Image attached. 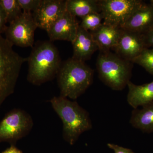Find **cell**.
<instances>
[{
    "instance_id": "6da1fadb",
    "label": "cell",
    "mask_w": 153,
    "mask_h": 153,
    "mask_svg": "<svg viewBox=\"0 0 153 153\" xmlns=\"http://www.w3.org/2000/svg\"><path fill=\"white\" fill-rule=\"evenodd\" d=\"M27 62V79L35 85H41L53 79L57 76L62 64L58 49L50 41L36 43Z\"/></svg>"
},
{
    "instance_id": "7a4b0ae2",
    "label": "cell",
    "mask_w": 153,
    "mask_h": 153,
    "mask_svg": "<svg viewBox=\"0 0 153 153\" xmlns=\"http://www.w3.org/2000/svg\"><path fill=\"white\" fill-rule=\"evenodd\" d=\"M49 102L62 121L63 139L69 144H74L83 133L92 128L89 113L76 101L60 96Z\"/></svg>"
},
{
    "instance_id": "3957f363",
    "label": "cell",
    "mask_w": 153,
    "mask_h": 153,
    "mask_svg": "<svg viewBox=\"0 0 153 153\" xmlns=\"http://www.w3.org/2000/svg\"><path fill=\"white\" fill-rule=\"evenodd\" d=\"M94 71L85 62L69 58L62 63L57 80L60 96L75 100L92 84Z\"/></svg>"
},
{
    "instance_id": "277c9868",
    "label": "cell",
    "mask_w": 153,
    "mask_h": 153,
    "mask_svg": "<svg viewBox=\"0 0 153 153\" xmlns=\"http://www.w3.org/2000/svg\"><path fill=\"white\" fill-rule=\"evenodd\" d=\"M13 45L0 35V107L14 93L22 65L27 61L14 51Z\"/></svg>"
},
{
    "instance_id": "5b68a950",
    "label": "cell",
    "mask_w": 153,
    "mask_h": 153,
    "mask_svg": "<svg viewBox=\"0 0 153 153\" xmlns=\"http://www.w3.org/2000/svg\"><path fill=\"white\" fill-rule=\"evenodd\" d=\"M131 63L110 52L100 53L97 61L100 78L113 90H123L130 81Z\"/></svg>"
},
{
    "instance_id": "8992f818",
    "label": "cell",
    "mask_w": 153,
    "mask_h": 153,
    "mask_svg": "<svg viewBox=\"0 0 153 153\" xmlns=\"http://www.w3.org/2000/svg\"><path fill=\"white\" fill-rule=\"evenodd\" d=\"M33 119L23 110L16 108L8 113L0 122V143L13 144L30 133Z\"/></svg>"
},
{
    "instance_id": "52a82bcc",
    "label": "cell",
    "mask_w": 153,
    "mask_h": 153,
    "mask_svg": "<svg viewBox=\"0 0 153 153\" xmlns=\"http://www.w3.org/2000/svg\"><path fill=\"white\" fill-rule=\"evenodd\" d=\"M105 24L120 27L144 3L140 0H99Z\"/></svg>"
},
{
    "instance_id": "ba28073f",
    "label": "cell",
    "mask_w": 153,
    "mask_h": 153,
    "mask_svg": "<svg viewBox=\"0 0 153 153\" xmlns=\"http://www.w3.org/2000/svg\"><path fill=\"white\" fill-rule=\"evenodd\" d=\"M37 28L33 13L23 12L7 26L4 33L5 38L13 46L33 48Z\"/></svg>"
},
{
    "instance_id": "9c48e42d",
    "label": "cell",
    "mask_w": 153,
    "mask_h": 153,
    "mask_svg": "<svg viewBox=\"0 0 153 153\" xmlns=\"http://www.w3.org/2000/svg\"><path fill=\"white\" fill-rule=\"evenodd\" d=\"M66 11V1L41 0L38 8L33 13L38 28L46 32Z\"/></svg>"
},
{
    "instance_id": "30bf717a",
    "label": "cell",
    "mask_w": 153,
    "mask_h": 153,
    "mask_svg": "<svg viewBox=\"0 0 153 153\" xmlns=\"http://www.w3.org/2000/svg\"><path fill=\"white\" fill-rule=\"evenodd\" d=\"M146 48L143 35L122 29L117 44L113 49L117 55L131 62Z\"/></svg>"
},
{
    "instance_id": "8fae6325",
    "label": "cell",
    "mask_w": 153,
    "mask_h": 153,
    "mask_svg": "<svg viewBox=\"0 0 153 153\" xmlns=\"http://www.w3.org/2000/svg\"><path fill=\"white\" fill-rule=\"evenodd\" d=\"M79 27L76 17L66 10L47 31L49 41H66L71 43L76 37Z\"/></svg>"
},
{
    "instance_id": "7c38bea8",
    "label": "cell",
    "mask_w": 153,
    "mask_h": 153,
    "mask_svg": "<svg viewBox=\"0 0 153 153\" xmlns=\"http://www.w3.org/2000/svg\"><path fill=\"white\" fill-rule=\"evenodd\" d=\"M153 26V7L150 4H143L136 10L121 29L143 35Z\"/></svg>"
},
{
    "instance_id": "4fadbf2b",
    "label": "cell",
    "mask_w": 153,
    "mask_h": 153,
    "mask_svg": "<svg viewBox=\"0 0 153 153\" xmlns=\"http://www.w3.org/2000/svg\"><path fill=\"white\" fill-rule=\"evenodd\" d=\"M73 46L72 58L85 62L98 50L92 35L89 31L79 26L76 37L71 43Z\"/></svg>"
},
{
    "instance_id": "5bb4252c",
    "label": "cell",
    "mask_w": 153,
    "mask_h": 153,
    "mask_svg": "<svg viewBox=\"0 0 153 153\" xmlns=\"http://www.w3.org/2000/svg\"><path fill=\"white\" fill-rule=\"evenodd\" d=\"M121 31L120 27L102 23L99 27L90 32L100 53H106L116 46Z\"/></svg>"
},
{
    "instance_id": "9a60e30c",
    "label": "cell",
    "mask_w": 153,
    "mask_h": 153,
    "mask_svg": "<svg viewBox=\"0 0 153 153\" xmlns=\"http://www.w3.org/2000/svg\"><path fill=\"white\" fill-rule=\"evenodd\" d=\"M127 86L128 91L127 100L134 109L153 101V80L141 85H135L130 81Z\"/></svg>"
},
{
    "instance_id": "2e32d148",
    "label": "cell",
    "mask_w": 153,
    "mask_h": 153,
    "mask_svg": "<svg viewBox=\"0 0 153 153\" xmlns=\"http://www.w3.org/2000/svg\"><path fill=\"white\" fill-rule=\"evenodd\" d=\"M129 123L134 128L143 132H153V101L142 106L140 109H134Z\"/></svg>"
},
{
    "instance_id": "e0dca14e",
    "label": "cell",
    "mask_w": 153,
    "mask_h": 153,
    "mask_svg": "<svg viewBox=\"0 0 153 153\" xmlns=\"http://www.w3.org/2000/svg\"><path fill=\"white\" fill-rule=\"evenodd\" d=\"M66 10L76 18L101 12L98 0H66Z\"/></svg>"
},
{
    "instance_id": "ac0fdd59",
    "label": "cell",
    "mask_w": 153,
    "mask_h": 153,
    "mask_svg": "<svg viewBox=\"0 0 153 153\" xmlns=\"http://www.w3.org/2000/svg\"><path fill=\"white\" fill-rule=\"evenodd\" d=\"M0 4L5 14L9 24L20 17L23 12L18 0H0Z\"/></svg>"
},
{
    "instance_id": "d6986e66",
    "label": "cell",
    "mask_w": 153,
    "mask_h": 153,
    "mask_svg": "<svg viewBox=\"0 0 153 153\" xmlns=\"http://www.w3.org/2000/svg\"><path fill=\"white\" fill-rule=\"evenodd\" d=\"M131 62L141 66L153 75V48H146Z\"/></svg>"
},
{
    "instance_id": "ffe728a7",
    "label": "cell",
    "mask_w": 153,
    "mask_h": 153,
    "mask_svg": "<svg viewBox=\"0 0 153 153\" xmlns=\"http://www.w3.org/2000/svg\"><path fill=\"white\" fill-rule=\"evenodd\" d=\"M103 16L101 13H92L81 18V22L79 24L81 27L91 32L99 27L102 24Z\"/></svg>"
},
{
    "instance_id": "44dd1931",
    "label": "cell",
    "mask_w": 153,
    "mask_h": 153,
    "mask_svg": "<svg viewBox=\"0 0 153 153\" xmlns=\"http://www.w3.org/2000/svg\"><path fill=\"white\" fill-rule=\"evenodd\" d=\"M23 12L33 13L38 8L41 0H18Z\"/></svg>"
},
{
    "instance_id": "7402d4cb",
    "label": "cell",
    "mask_w": 153,
    "mask_h": 153,
    "mask_svg": "<svg viewBox=\"0 0 153 153\" xmlns=\"http://www.w3.org/2000/svg\"><path fill=\"white\" fill-rule=\"evenodd\" d=\"M143 36L146 47L147 48H153V26Z\"/></svg>"
},
{
    "instance_id": "603a6c76",
    "label": "cell",
    "mask_w": 153,
    "mask_h": 153,
    "mask_svg": "<svg viewBox=\"0 0 153 153\" xmlns=\"http://www.w3.org/2000/svg\"><path fill=\"white\" fill-rule=\"evenodd\" d=\"M7 19H6L5 14L4 10L0 4V35L5 33L7 26Z\"/></svg>"
},
{
    "instance_id": "cb8c5ba5",
    "label": "cell",
    "mask_w": 153,
    "mask_h": 153,
    "mask_svg": "<svg viewBox=\"0 0 153 153\" xmlns=\"http://www.w3.org/2000/svg\"><path fill=\"white\" fill-rule=\"evenodd\" d=\"M107 146L108 148L113 150L114 153H135L130 149L124 148L114 143H108L107 144Z\"/></svg>"
},
{
    "instance_id": "d4e9b609",
    "label": "cell",
    "mask_w": 153,
    "mask_h": 153,
    "mask_svg": "<svg viewBox=\"0 0 153 153\" xmlns=\"http://www.w3.org/2000/svg\"><path fill=\"white\" fill-rule=\"evenodd\" d=\"M1 153H23V152L13 145H12L10 147L8 148Z\"/></svg>"
},
{
    "instance_id": "484cf974",
    "label": "cell",
    "mask_w": 153,
    "mask_h": 153,
    "mask_svg": "<svg viewBox=\"0 0 153 153\" xmlns=\"http://www.w3.org/2000/svg\"><path fill=\"white\" fill-rule=\"evenodd\" d=\"M150 4L153 7V0H151V1H150Z\"/></svg>"
}]
</instances>
